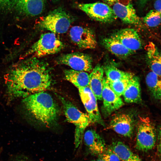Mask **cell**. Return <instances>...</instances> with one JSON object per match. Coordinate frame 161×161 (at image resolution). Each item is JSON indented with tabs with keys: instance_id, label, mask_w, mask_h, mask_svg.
<instances>
[{
	"instance_id": "obj_18",
	"label": "cell",
	"mask_w": 161,
	"mask_h": 161,
	"mask_svg": "<svg viewBox=\"0 0 161 161\" xmlns=\"http://www.w3.org/2000/svg\"><path fill=\"white\" fill-rule=\"evenodd\" d=\"M146 58L151 71L161 75V50L152 42L145 47Z\"/></svg>"
},
{
	"instance_id": "obj_9",
	"label": "cell",
	"mask_w": 161,
	"mask_h": 161,
	"mask_svg": "<svg viewBox=\"0 0 161 161\" xmlns=\"http://www.w3.org/2000/svg\"><path fill=\"white\" fill-rule=\"evenodd\" d=\"M69 35L72 42L79 47L84 49H94L97 45L94 32L89 28L80 26L72 27Z\"/></svg>"
},
{
	"instance_id": "obj_24",
	"label": "cell",
	"mask_w": 161,
	"mask_h": 161,
	"mask_svg": "<svg viewBox=\"0 0 161 161\" xmlns=\"http://www.w3.org/2000/svg\"><path fill=\"white\" fill-rule=\"evenodd\" d=\"M104 69L106 78L109 82L131 78L134 75L132 73L121 70L112 65H108Z\"/></svg>"
},
{
	"instance_id": "obj_5",
	"label": "cell",
	"mask_w": 161,
	"mask_h": 161,
	"mask_svg": "<svg viewBox=\"0 0 161 161\" xmlns=\"http://www.w3.org/2000/svg\"><path fill=\"white\" fill-rule=\"evenodd\" d=\"M73 19L69 14L61 7L50 12L38 21V26L41 29L58 34L65 33L68 30Z\"/></svg>"
},
{
	"instance_id": "obj_34",
	"label": "cell",
	"mask_w": 161,
	"mask_h": 161,
	"mask_svg": "<svg viewBox=\"0 0 161 161\" xmlns=\"http://www.w3.org/2000/svg\"><path fill=\"white\" fill-rule=\"evenodd\" d=\"M116 0H105V1L107 2H110V3L113 2Z\"/></svg>"
},
{
	"instance_id": "obj_35",
	"label": "cell",
	"mask_w": 161,
	"mask_h": 161,
	"mask_svg": "<svg viewBox=\"0 0 161 161\" xmlns=\"http://www.w3.org/2000/svg\"><path fill=\"white\" fill-rule=\"evenodd\" d=\"M58 0H52V1L54 2H56L58 1Z\"/></svg>"
},
{
	"instance_id": "obj_17",
	"label": "cell",
	"mask_w": 161,
	"mask_h": 161,
	"mask_svg": "<svg viewBox=\"0 0 161 161\" xmlns=\"http://www.w3.org/2000/svg\"><path fill=\"white\" fill-rule=\"evenodd\" d=\"M104 72L103 66L100 64H97L89 75V86L97 99L100 100H102Z\"/></svg>"
},
{
	"instance_id": "obj_16",
	"label": "cell",
	"mask_w": 161,
	"mask_h": 161,
	"mask_svg": "<svg viewBox=\"0 0 161 161\" xmlns=\"http://www.w3.org/2000/svg\"><path fill=\"white\" fill-rule=\"evenodd\" d=\"M84 140L89 150L93 155L101 154L105 150L104 140L94 130L86 131L84 134Z\"/></svg>"
},
{
	"instance_id": "obj_4",
	"label": "cell",
	"mask_w": 161,
	"mask_h": 161,
	"mask_svg": "<svg viewBox=\"0 0 161 161\" xmlns=\"http://www.w3.org/2000/svg\"><path fill=\"white\" fill-rule=\"evenodd\" d=\"M67 120L76 126L75 144L77 148L82 140L84 131L91 123L88 114L84 113L77 108L71 102L59 96Z\"/></svg>"
},
{
	"instance_id": "obj_33",
	"label": "cell",
	"mask_w": 161,
	"mask_h": 161,
	"mask_svg": "<svg viewBox=\"0 0 161 161\" xmlns=\"http://www.w3.org/2000/svg\"><path fill=\"white\" fill-rule=\"evenodd\" d=\"M92 161H105L103 159L100 158H99L98 159H97L96 160H93Z\"/></svg>"
},
{
	"instance_id": "obj_10",
	"label": "cell",
	"mask_w": 161,
	"mask_h": 161,
	"mask_svg": "<svg viewBox=\"0 0 161 161\" xmlns=\"http://www.w3.org/2000/svg\"><path fill=\"white\" fill-rule=\"evenodd\" d=\"M78 89L80 97L88 113L91 123L103 125L104 123L98 108L97 99L89 86Z\"/></svg>"
},
{
	"instance_id": "obj_25",
	"label": "cell",
	"mask_w": 161,
	"mask_h": 161,
	"mask_svg": "<svg viewBox=\"0 0 161 161\" xmlns=\"http://www.w3.org/2000/svg\"><path fill=\"white\" fill-rule=\"evenodd\" d=\"M143 22L150 27H155L161 23V13L155 10H150L142 18Z\"/></svg>"
},
{
	"instance_id": "obj_7",
	"label": "cell",
	"mask_w": 161,
	"mask_h": 161,
	"mask_svg": "<svg viewBox=\"0 0 161 161\" xmlns=\"http://www.w3.org/2000/svg\"><path fill=\"white\" fill-rule=\"evenodd\" d=\"M78 7L90 18L100 22L110 23L117 18L112 9L103 3H82L79 4Z\"/></svg>"
},
{
	"instance_id": "obj_8",
	"label": "cell",
	"mask_w": 161,
	"mask_h": 161,
	"mask_svg": "<svg viewBox=\"0 0 161 161\" xmlns=\"http://www.w3.org/2000/svg\"><path fill=\"white\" fill-rule=\"evenodd\" d=\"M56 61L58 64L68 66L76 71L90 72L92 69V58L85 53L75 52L63 54Z\"/></svg>"
},
{
	"instance_id": "obj_14",
	"label": "cell",
	"mask_w": 161,
	"mask_h": 161,
	"mask_svg": "<svg viewBox=\"0 0 161 161\" xmlns=\"http://www.w3.org/2000/svg\"><path fill=\"white\" fill-rule=\"evenodd\" d=\"M126 47L134 52L142 46L140 37L135 29L126 28L121 29L112 35Z\"/></svg>"
},
{
	"instance_id": "obj_3",
	"label": "cell",
	"mask_w": 161,
	"mask_h": 161,
	"mask_svg": "<svg viewBox=\"0 0 161 161\" xmlns=\"http://www.w3.org/2000/svg\"><path fill=\"white\" fill-rule=\"evenodd\" d=\"M137 130L136 148L143 152L155 151L157 140V130L150 118L140 117Z\"/></svg>"
},
{
	"instance_id": "obj_12",
	"label": "cell",
	"mask_w": 161,
	"mask_h": 161,
	"mask_svg": "<svg viewBox=\"0 0 161 161\" xmlns=\"http://www.w3.org/2000/svg\"><path fill=\"white\" fill-rule=\"evenodd\" d=\"M46 2L47 0H15L13 10L23 16H36L43 12Z\"/></svg>"
},
{
	"instance_id": "obj_19",
	"label": "cell",
	"mask_w": 161,
	"mask_h": 161,
	"mask_svg": "<svg viewBox=\"0 0 161 161\" xmlns=\"http://www.w3.org/2000/svg\"><path fill=\"white\" fill-rule=\"evenodd\" d=\"M102 43L109 51L120 58H126L134 52L126 47L112 35L103 38Z\"/></svg>"
},
{
	"instance_id": "obj_20",
	"label": "cell",
	"mask_w": 161,
	"mask_h": 161,
	"mask_svg": "<svg viewBox=\"0 0 161 161\" xmlns=\"http://www.w3.org/2000/svg\"><path fill=\"white\" fill-rule=\"evenodd\" d=\"M123 96L125 101L129 103H139L142 101L139 78L134 75L130 79Z\"/></svg>"
},
{
	"instance_id": "obj_22",
	"label": "cell",
	"mask_w": 161,
	"mask_h": 161,
	"mask_svg": "<svg viewBox=\"0 0 161 161\" xmlns=\"http://www.w3.org/2000/svg\"><path fill=\"white\" fill-rule=\"evenodd\" d=\"M110 148L121 161H143L122 142L116 141L113 143Z\"/></svg>"
},
{
	"instance_id": "obj_21",
	"label": "cell",
	"mask_w": 161,
	"mask_h": 161,
	"mask_svg": "<svg viewBox=\"0 0 161 161\" xmlns=\"http://www.w3.org/2000/svg\"><path fill=\"white\" fill-rule=\"evenodd\" d=\"M89 75L86 72L72 69L66 70L64 72L65 79L78 89L89 86Z\"/></svg>"
},
{
	"instance_id": "obj_23",
	"label": "cell",
	"mask_w": 161,
	"mask_h": 161,
	"mask_svg": "<svg viewBox=\"0 0 161 161\" xmlns=\"http://www.w3.org/2000/svg\"><path fill=\"white\" fill-rule=\"evenodd\" d=\"M145 81L153 98L157 101H161V75L151 71L147 75Z\"/></svg>"
},
{
	"instance_id": "obj_6",
	"label": "cell",
	"mask_w": 161,
	"mask_h": 161,
	"mask_svg": "<svg viewBox=\"0 0 161 161\" xmlns=\"http://www.w3.org/2000/svg\"><path fill=\"white\" fill-rule=\"evenodd\" d=\"M63 43L52 32L42 34L25 53V55H32L33 57H40L55 54L64 47Z\"/></svg>"
},
{
	"instance_id": "obj_29",
	"label": "cell",
	"mask_w": 161,
	"mask_h": 161,
	"mask_svg": "<svg viewBox=\"0 0 161 161\" xmlns=\"http://www.w3.org/2000/svg\"><path fill=\"white\" fill-rule=\"evenodd\" d=\"M15 0H0V12H6L13 10Z\"/></svg>"
},
{
	"instance_id": "obj_11",
	"label": "cell",
	"mask_w": 161,
	"mask_h": 161,
	"mask_svg": "<svg viewBox=\"0 0 161 161\" xmlns=\"http://www.w3.org/2000/svg\"><path fill=\"white\" fill-rule=\"evenodd\" d=\"M103 101V112L105 116H108L124 105L120 97L117 95L110 88L109 83L104 77L102 93Z\"/></svg>"
},
{
	"instance_id": "obj_2",
	"label": "cell",
	"mask_w": 161,
	"mask_h": 161,
	"mask_svg": "<svg viewBox=\"0 0 161 161\" xmlns=\"http://www.w3.org/2000/svg\"><path fill=\"white\" fill-rule=\"evenodd\" d=\"M22 101L28 112L37 121L47 127L56 124L58 110L49 94L44 91L36 93L25 97Z\"/></svg>"
},
{
	"instance_id": "obj_28",
	"label": "cell",
	"mask_w": 161,
	"mask_h": 161,
	"mask_svg": "<svg viewBox=\"0 0 161 161\" xmlns=\"http://www.w3.org/2000/svg\"><path fill=\"white\" fill-rule=\"evenodd\" d=\"M101 158L105 161H121L118 156L111 148L109 149L101 154Z\"/></svg>"
},
{
	"instance_id": "obj_27",
	"label": "cell",
	"mask_w": 161,
	"mask_h": 161,
	"mask_svg": "<svg viewBox=\"0 0 161 161\" xmlns=\"http://www.w3.org/2000/svg\"><path fill=\"white\" fill-rule=\"evenodd\" d=\"M157 140L155 154V161H161V124L157 129Z\"/></svg>"
},
{
	"instance_id": "obj_1",
	"label": "cell",
	"mask_w": 161,
	"mask_h": 161,
	"mask_svg": "<svg viewBox=\"0 0 161 161\" xmlns=\"http://www.w3.org/2000/svg\"><path fill=\"white\" fill-rule=\"evenodd\" d=\"M49 70L44 62L34 57L13 65L4 77L10 96L25 98L47 89L52 83Z\"/></svg>"
},
{
	"instance_id": "obj_30",
	"label": "cell",
	"mask_w": 161,
	"mask_h": 161,
	"mask_svg": "<svg viewBox=\"0 0 161 161\" xmlns=\"http://www.w3.org/2000/svg\"><path fill=\"white\" fill-rule=\"evenodd\" d=\"M10 161H30L26 156L23 155L18 154L13 157Z\"/></svg>"
},
{
	"instance_id": "obj_32",
	"label": "cell",
	"mask_w": 161,
	"mask_h": 161,
	"mask_svg": "<svg viewBox=\"0 0 161 161\" xmlns=\"http://www.w3.org/2000/svg\"><path fill=\"white\" fill-rule=\"evenodd\" d=\"M149 0H138V5L140 7H143Z\"/></svg>"
},
{
	"instance_id": "obj_13",
	"label": "cell",
	"mask_w": 161,
	"mask_h": 161,
	"mask_svg": "<svg viewBox=\"0 0 161 161\" xmlns=\"http://www.w3.org/2000/svg\"><path fill=\"white\" fill-rule=\"evenodd\" d=\"M134 123L133 118L130 114H120L113 117L109 126L117 134L124 137H130L133 134Z\"/></svg>"
},
{
	"instance_id": "obj_26",
	"label": "cell",
	"mask_w": 161,
	"mask_h": 161,
	"mask_svg": "<svg viewBox=\"0 0 161 161\" xmlns=\"http://www.w3.org/2000/svg\"><path fill=\"white\" fill-rule=\"evenodd\" d=\"M132 77L113 82L108 81L109 86L114 92L118 96L120 97L123 95L130 79Z\"/></svg>"
},
{
	"instance_id": "obj_15",
	"label": "cell",
	"mask_w": 161,
	"mask_h": 161,
	"mask_svg": "<svg viewBox=\"0 0 161 161\" xmlns=\"http://www.w3.org/2000/svg\"><path fill=\"white\" fill-rule=\"evenodd\" d=\"M112 9L117 17L124 23L135 26H142V21L131 3L125 4L117 2L114 4Z\"/></svg>"
},
{
	"instance_id": "obj_31",
	"label": "cell",
	"mask_w": 161,
	"mask_h": 161,
	"mask_svg": "<svg viewBox=\"0 0 161 161\" xmlns=\"http://www.w3.org/2000/svg\"><path fill=\"white\" fill-rule=\"evenodd\" d=\"M154 10L161 13V0H156L154 3Z\"/></svg>"
}]
</instances>
